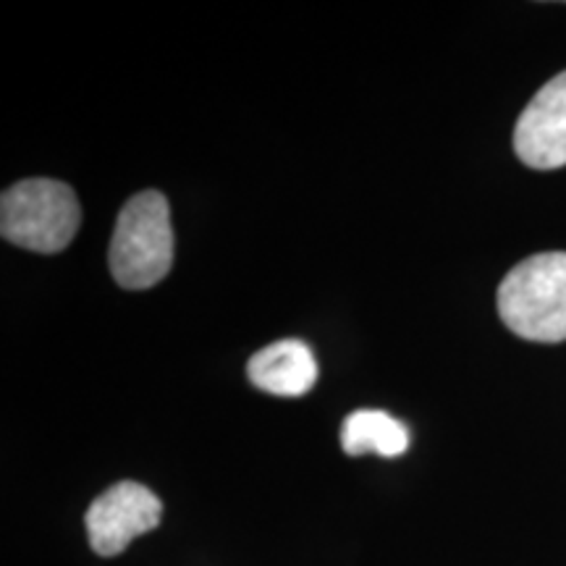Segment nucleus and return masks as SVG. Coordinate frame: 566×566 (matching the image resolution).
Here are the masks:
<instances>
[{
	"instance_id": "obj_1",
	"label": "nucleus",
	"mask_w": 566,
	"mask_h": 566,
	"mask_svg": "<svg viewBox=\"0 0 566 566\" xmlns=\"http://www.w3.org/2000/svg\"><path fill=\"white\" fill-rule=\"evenodd\" d=\"M499 315L525 342H566V252L516 263L499 286Z\"/></svg>"
},
{
	"instance_id": "obj_2",
	"label": "nucleus",
	"mask_w": 566,
	"mask_h": 566,
	"mask_svg": "<svg viewBox=\"0 0 566 566\" xmlns=\"http://www.w3.org/2000/svg\"><path fill=\"white\" fill-rule=\"evenodd\" d=\"M108 265L113 281L129 292L153 289L174 265V229L168 200L155 189L134 195L113 229Z\"/></svg>"
},
{
	"instance_id": "obj_3",
	"label": "nucleus",
	"mask_w": 566,
	"mask_h": 566,
	"mask_svg": "<svg viewBox=\"0 0 566 566\" xmlns=\"http://www.w3.org/2000/svg\"><path fill=\"white\" fill-rule=\"evenodd\" d=\"M82 223L74 189L55 179H24L0 197V233L30 252L66 250Z\"/></svg>"
},
{
	"instance_id": "obj_4",
	"label": "nucleus",
	"mask_w": 566,
	"mask_h": 566,
	"mask_svg": "<svg viewBox=\"0 0 566 566\" xmlns=\"http://www.w3.org/2000/svg\"><path fill=\"white\" fill-rule=\"evenodd\" d=\"M163 504L150 488L122 480L92 501L84 514L90 546L97 556H118L134 537L160 525Z\"/></svg>"
},
{
	"instance_id": "obj_5",
	"label": "nucleus",
	"mask_w": 566,
	"mask_h": 566,
	"mask_svg": "<svg viewBox=\"0 0 566 566\" xmlns=\"http://www.w3.org/2000/svg\"><path fill=\"white\" fill-rule=\"evenodd\" d=\"M514 153L535 171L566 166V71L543 84L514 126Z\"/></svg>"
},
{
	"instance_id": "obj_6",
	"label": "nucleus",
	"mask_w": 566,
	"mask_h": 566,
	"mask_svg": "<svg viewBox=\"0 0 566 566\" xmlns=\"http://www.w3.org/2000/svg\"><path fill=\"white\" fill-rule=\"evenodd\" d=\"M247 378L265 394L304 396L317 380V359L304 342L283 338L252 354L247 363Z\"/></svg>"
},
{
	"instance_id": "obj_7",
	"label": "nucleus",
	"mask_w": 566,
	"mask_h": 566,
	"mask_svg": "<svg viewBox=\"0 0 566 566\" xmlns=\"http://www.w3.org/2000/svg\"><path fill=\"white\" fill-rule=\"evenodd\" d=\"M409 443L412 436L407 424L380 409H357L342 424V446L349 457L378 454L394 459L405 454Z\"/></svg>"
}]
</instances>
